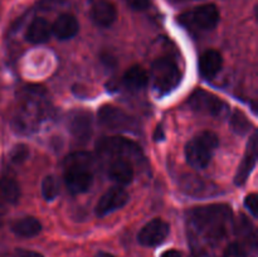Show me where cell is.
Returning a JSON list of instances; mask_svg holds the SVG:
<instances>
[{
  "label": "cell",
  "mask_w": 258,
  "mask_h": 257,
  "mask_svg": "<svg viewBox=\"0 0 258 257\" xmlns=\"http://www.w3.org/2000/svg\"><path fill=\"white\" fill-rule=\"evenodd\" d=\"M231 125L232 127H233V130L236 131L237 134H239V135H246V134H248V131L251 130L252 127L251 121H249L248 118H247V116L239 110L234 111L233 115H232Z\"/></svg>",
  "instance_id": "44dd1931"
},
{
  "label": "cell",
  "mask_w": 258,
  "mask_h": 257,
  "mask_svg": "<svg viewBox=\"0 0 258 257\" xmlns=\"http://www.w3.org/2000/svg\"><path fill=\"white\" fill-rule=\"evenodd\" d=\"M70 131L78 143H87L93 133L92 115L87 111H76L70 118Z\"/></svg>",
  "instance_id": "8fae6325"
},
{
  "label": "cell",
  "mask_w": 258,
  "mask_h": 257,
  "mask_svg": "<svg viewBox=\"0 0 258 257\" xmlns=\"http://www.w3.org/2000/svg\"><path fill=\"white\" fill-rule=\"evenodd\" d=\"M98 122L111 131H135L136 121L121 108L103 106L98 111Z\"/></svg>",
  "instance_id": "8992f818"
},
{
  "label": "cell",
  "mask_w": 258,
  "mask_h": 257,
  "mask_svg": "<svg viewBox=\"0 0 258 257\" xmlns=\"http://www.w3.org/2000/svg\"><path fill=\"white\" fill-rule=\"evenodd\" d=\"M97 149L102 153L117 155V158L128 159L130 156H138V154H140V148L134 141L120 136L101 139L97 143Z\"/></svg>",
  "instance_id": "ba28073f"
},
{
  "label": "cell",
  "mask_w": 258,
  "mask_h": 257,
  "mask_svg": "<svg viewBox=\"0 0 258 257\" xmlns=\"http://www.w3.org/2000/svg\"><path fill=\"white\" fill-rule=\"evenodd\" d=\"M128 202V194L122 186H112L100 198L96 206V214L98 217H105L111 212L120 209Z\"/></svg>",
  "instance_id": "30bf717a"
},
{
  "label": "cell",
  "mask_w": 258,
  "mask_h": 257,
  "mask_svg": "<svg viewBox=\"0 0 258 257\" xmlns=\"http://www.w3.org/2000/svg\"><path fill=\"white\" fill-rule=\"evenodd\" d=\"M91 19L100 27H110L117 18V10L112 3L107 0H98L91 8Z\"/></svg>",
  "instance_id": "4fadbf2b"
},
{
  "label": "cell",
  "mask_w": 258,
  "mask_h": 257,
  "mask_svg": "<svg viewBox=\"0 0 258 257\" xmlns=\"http://www.w3.org/2000/svg\"><path fill=\"white\" fill-rule=\"evenodd\" d=\"M161 257H181L180 252L175 251V249H169V251L164 252Z\"/></svg>",
  "instance_id": "f1b7e54d"
},
{
  "label": "cell",
  "mask_w": 258,
  "mask_h": 257,
  "mask_svg": "<svg viewBox=\"0 0 258 257\" xmlns=\"http://www.w3.org/2000/svg\"><path fill=\"white\" fill-rule=\"evenodd\" d=\"M219 139L212 131H202L185 146V156L189 165L194 169H203L211 163L213 151L218 148Z\"/></svg>",
  "instance_id": "3957f363"
},
{
  "label": "cell",
  "mask_w": 258,
  "mask_h": 257,
  "mask_svg": "<svg viewBox=\"0 0 258 257\" xmlns=\"http://www.w3.org/2000/svg\"><path fill=\"white\" fill-rule=\"evenodd\" d=\"M148 80V73L140 66H134L130 70L126 71L122 78L123 85L130 90H140V88L145 87Z\"/></svg>",
  "instance_id": "d6986e66"
},
{
  "label": "cell",
  "mask_w": 258,
  "mask_h": 257,
  "mask_svg": "<svg viewBox=\"0 0 258 257\" xmlns=\"http://www.w3.org/2000/svg\"><path fill=\"white\" fill-rule=\"evenodd\" d=\"M232 221V211L227 204L198 207L189 213L191 229L208 241H217L226 234Z\"/></svg>",
  "instance_id": "6da1fadb"
},
{
  "label": "cell",
  "mask_w": 258,
  "mask_h": 257,
  "mask_svg": "<svg viewBox=\"0 0 258 257\" xmlns=\"http://www.w3.org/2000/svg\"><path fill=\"white\" fill-rule=\"evenodd\" d=\"M12 231L23 238H30L40 233L42 224L35 217H23L12 224Z\"/></svg>",
  "instance_id": "ac0fdd59"
},
{
  "label": "cell",
  "mask_w": 258,
  "mask_h": 257,
  "mask_svg": "<svg viewBox=\"0 0 258 257\" xmlns=\"http://www.w3.org/2000/svg\"><path fill=\"white\" fill-rule=\"evenodd\" d=\"M169 232H170L169 224L163 219L155 218L149 222L148 224H145L143 229L139 232L138 241L143 246H158L165 241L166 237L169 236Z\"/></svg>",
  "instance_id": "9c48e42d"
},
{
  "label": "cell",
  "mask_w": 258,
  "mask_h": 257,
  "mask_svg": "<svg viewBox=\"0 0 258 257\" xmlns=\"http://www.w3.org/2000/svg\"><path fill=\"white\" fill-rule=\"evenodd\" d=\"M50 34H52V27L48 23L47 19L44 18H35L29 27L27 28V33L25 37L30 43L34 44H39V43H44L49 39Z\"/></svg>",
  "instance_id": "e0dca14e"
},
{
  "label": "cell",
  "mask_w": 258,
  "mask_h": 257,
  "mask_svg": "<svg viewBox=\"0 0 258 257\" xmlns=\"http://www.w3.org/2000/svg\"><path fill=\"white\" fill-rule=\"evenodd\" d=\"M20 198L19 184L12 178L0 179V199L8 204L18 203Z\"/></svg>",
  "instance_id": "ffe728a7"
},
{
  "label": "cell",
  "mask_w": 258,
  "mask_h": 257,
  "mask_svg": "<svg viewBox=\"0 0 258 257\" xmlns=\"http://www.w3.org/2000/svg\"><path fill=\"white\" fill-rule=\"evenodd\" d=\"M59 193V185L54 176L48 175L42 181V196L45 201H53Z\"/></svg>",
  "instance_id": "7402d4cb"
},
{
  "label": "cell",
  "mask_w": 258,
  "mask_h": 257,
  "mask_svg": "<svg viewBox=\"0 0 258 257\" xmlns=\"http://www.w3.org/2000/svg\"><path fill=\"white\" fill-rule=\"evenodd\" d=\"M151 78L156 92L159 95H168L179 86L181 73L170 58H159L151 67Z\"/></svg>",
  "instance_id": "277c9868"
},
{
  "label": "cell",
  "mask_w": 258,
  "mask_h": 257,
  "mask_svg": "<svg viewBox=\"0 0 258 257\" xmlns=\"http://www.w3.org/2000/svg\"><path fill=\"white\" fill-rule=\"evenodd\" d=\"M68 3V0H39L38 8L42 10H54L63 7Z\"/></svg>",
  "instance_id": "d4e9b609"
},
{
  "label": "cell",
  "mask_w": 258,
  "mask_h": 257,
  "mask_svg": "<svg viewBox=\"0 0 258 257\" xmlns=\"http://www.w3.org/2000/svg\"><path fill=\"white\" fill-rule=\"evenodd\" d=\"M223 66V58L218 50L209 49L201 55L199 59V71L206 78H212L219 73Z\"/></svg>",
  "instance_id": "2e32d148"
},
{
  "label": "cell",
  "mask_w": 258,
  "mask_h": 257,
  "mask_svg": "<svg viewBox=\"0 0 258 257\" xmlns=\"http://www.w3.org/2000/svg\"><path fill=\"white\" fill-rule=\"evenodd\" d=\"M133 9L135 10H144L149 8L151 0H125Z\"/></svg>",
  "instance_id": "4316f807"
},
{
  "label": "cell",
  "mask_w": 258,
  "mask_h": 257,
  "mask_svg": "<svg viewBox=\"0 0 258 257\" xmlns=\"http://www.w3.org/2000/svg\"><path fill=\"white\" fill-rule=\"evenodd\" d=\"M28 155H29V149L24 144H19V145L14 146V149L10 153V160L14 164H22L23 161L27 160Z\"/></svg>",
  "instance_id": "603a6c76"
},
{
  "label": "cell",
  "mask_w": 258,
  "mask_h": 257,
  "mask_svg": "<svg viewBox=\"0 0 258 257\" xmlns=\"http://www.w3.org/2000/svg\"><path fill=\"white\" fill-rule=\"evenodd\" d=\"M189 105L198 112L216 116V117L226 115L228 111V106L224 101H222L213 93L203 90H197L191 93L189 97Z\"/></svg>",
  "instance_id": "52a82bcc"
},
{
  "label": "cell",
  "mask_w": 258,
  "mask_h": 257,
  "mask_svg": "<svg viewBox=\"0 0 258 257\" xmlns=\"http://www.w3.org/2000/svg\"><path fill=\"white\" fill-rule=\"evenodd\" d=\"M193 257H209V256L206 253V252H198V253L194 254Z\"/></svg>",
  "instance_id": "4dcf8cb0"
},
{
  "label": "cell",
  "mask_w": 258,
  "mask_h": 257,
  "mask_svg": "<svg viewBox=\"0 0 258 257\" xmlns=\"http://www.w3.org/2000/svg\"><path fill=\"white\" fill-rule=\"evenodd\" d=\"M96 257H115V256L111 253H108V252H100V253H97V256Z\"/></svg>",
  "instance_id": "f546056e"
},
{
  "label": "cell",
  "mask_w": 258,
  "mask_h": 257,
  "mask_svg": "<svg viewBox=\"0 0 258 257\" xmlns=\"http://www.w3.org/2000/svg\"><path fill=\"white\" fill-rule=\"evenodd\" d=\"M108 176L120 185L130 184L134 179V166L126 158H117L108 166Z\"/></svg>",
  "instance_id": "9a60e30c"
},
{
  "label": "cell",
  "mask_w": 258,
  "mask_h": 257,
  "mask_svg": "<svg viewBox=\"0 0 258 257\" xmlns=\"http://www.w3.org/2000/svg\"><path fill=\"white\" fill-rule=\"evenodd\" d=\"M257 196L254 193L252 194H248V196L246 197V199H244V207H246L247 209L249 211V213L252 214V216L256 218L258 216V204H257Z\"/></svg>",
  "instance_id": "484cf974"
},
{
  "label": "cell",
  "mask_w": 258,
  "mask_h": 257,
  "mask_svg": "<svg viewBox=\"0 0 258 257\" xmlns=\"http://www.w3.org/2000/svg\"><path fill=\"white\" fill-rule=\"evenodd\" d=\"M80 25L72 14H60L52 25V34L60 40H67L78 33Z\"/></svg>",
  "instance_id": "5bb4252c"
},
{
  "label": "cell",
  "mask_w": 258,
  "mask_h": 257,
  "mask_svg": "<svg viewBox=\"0 0 258 257\" xmlns=\"http://www.w3.org/2000/svg\"><path fill=\"white\" fill-rule=\"evenodd\" d=\"M14 257H43L39 252L29 251V249H17Z\"/></svg>",
  "instance_id": "83f0119b"
},
{
  "label": "cell",
  "mask_w": 258,
  "mask_h": 257,
  "mask_svg": "<svg viewBox=\"0 0 258 257\" xmlns=\"http://www.w3.org/2000/svg\"><path fill=\"white\" fill-rule=\"evenodd\" d=\"M257 134L254 133L253 135L249 139V143L247 145L246 154L243 156V160H242L241 165L238 166V170H237L236 176H234V183L237 185H243L244 183L248 179L249 174L252 173V170L254 169L257 163Z\"/></svg>",
  "instance_id": "7c38bea8"
},
{
  "label": "cell",
  "mask_w": 258,
  "mask_h": 257,
  "mask_svg": "<svg viewBox=\"0 0 258 257\" xmlns=\"http://www.w3.org/2000/svg\"><path fill=\"white\" fill-rule=\"evenodd\" d=\"M223 257H247V252L241 243L232 242L224 249Z\"/></svg>",
  "instance_id": "cb8c5ba5"
},
{
  "label": "cell",
  "mask_w": 258,
  "mask_h": 257,
  "mask_svg": "<svg viewBox=\"0 0 258 257\" xmlns=\"http://www.w3.org/2000/svg\"><path fill=\"white\" fill-rule=\"evenodd\" d=\"M91 158L86 153H75L66 159L64 184L73 194L86 193L93 183Z\"/></svg>",
  "instance_id": "7a4b0ae2"
},
{
  "label": "cell",
  "mask_w": 258,
  "mask_h": 257,
  "mask_svg": "<svg viewBox=\"0 0 258 257\" xmlns=\"http://www.w3.org/2000/svg\"><path fill=\"white\" fill-rule=\"evenodd\" d=\"M180 22L186 27H194L201 30H211L219 22V10L214 4L197 7L191 12L180 15Z\"/></svg>",
  "instance_id": "5b68a950"
}]
</instances>
